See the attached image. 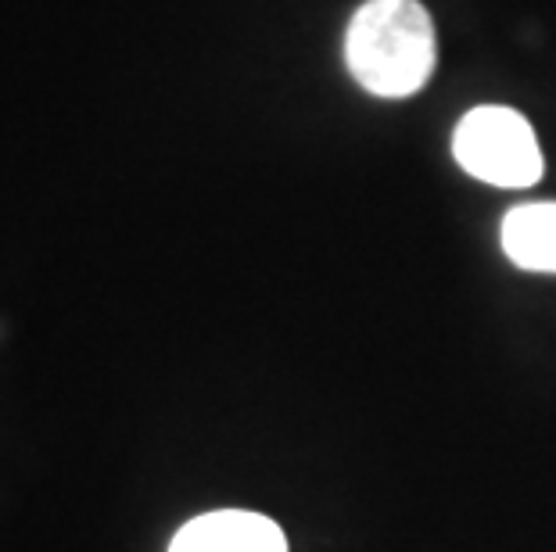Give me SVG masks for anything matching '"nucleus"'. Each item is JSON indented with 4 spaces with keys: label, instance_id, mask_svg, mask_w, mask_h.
Listing matches in <instances>:
<instances>
[{
    "label": "nucleus",
    "instance_id": "1",
    "mask_svg": "<svg viewBox=\"0 0 556 552\" xmlns=\"http://www.w3.org/2000/svg\"><path fill=\"white\" fill-rule=\"evenodd\" d=\"M434 22L420 0H366L345 33L352 79L377 98H409L434 73Z\"/></svg>",
    "mask_w": 556,
    "mask_h": 552
},
{
    "label": "nucleus",
    "instance_id": "2",
    "mask_svg": "<svg viewBox=\"0 0 556 552\" xmlns=\"http://www.w3.org/2000/svg\"><path fill=\"white\" fill-rule=\"evenodd\" d=\"M453 155L475 180H484L506 191L539 183L542 176V151L535 129L514 108L484 104L467 112L453 133Z\"/></svg>",
    "mask_w": 556,
    "mask_h": 552
},
{
    "label": "nucleus",
    "instance_id": "3",
    "mask_svg": "<svg viewBox=\"0 0 556 552\" xmlns=\"http://www.w3.org/2000/svg\"><path fill=\"white\" fill-rule=\"evenodd\" d=\"M169 552H288V538L263 513L216 510L187 521Z\"/></svg>",
    "mask_w": 556,
    "mask_h": 552
},
{
    "label": "nucleus",
    "instance_id": "4",
    "mask_svg": "<svg viewBox=\"0 0 556 552\" xmlns=\"http://www.w3.org/2000/svg\"><path fill=\"white\" fill-rule=\"evenodd\" d=\"M500 241L514 266L531 269V273H556V202L510 208Z\"/></svg>",
    "mask_w": 556,
    "mask_h": 552
}]
</instances>
